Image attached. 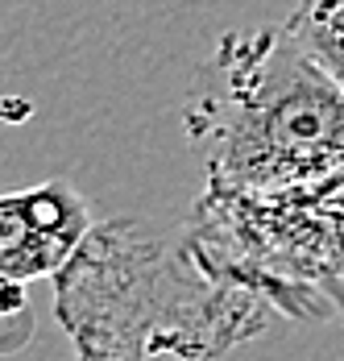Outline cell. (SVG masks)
Here are the masks:
<instances>
[{
	"label": "cell",
	"instance_id": "6da1fadb",
	"mask_svg": "<svg viewBox=\"0 0 344 361\" xmlns=\"http://www.w3.org/2000/svg\"><path fill=\"white\" fill-rule=\"evenodd\" d=\"M183 129L220 191H290L344 171V87L286 25L220 37Z\"/></svg>",
	"mask_w": 344,
	"mask_h": 361
},
{
	"label": "cell",
	"instance_id": "7a4b0ae2",
	"mask_svg": "<svg viewBox=\"0 0 344 361\" xmlns=\"http://www.w3.org/2000/svg\"><path fill=\"white\" fill-rule=\"evenodd\" d=\"M54 312L75 361H220L274 312L253 290L220 283L191 253L187 233L154 237L141 224H96L54 274Z\"/></svg>",
	"mask_w": 344,
	"mask_h": 361
},
{
	"label": "cell",
	"instance_id": "3957f363",
	"mask_svg": "<svg viewBox=\"0 0 344 361\" xmlns=\"http://www.w3.org/2000/svg\"><path fill=\"white\" fill-rule=\"evenodd\" d=\"M183 233L220 283L295 320H344V171L262 195L207 187Z\"/></svg>",
	"mask_w": 344,
	"mask_h": 361
},
{
	"label": "cell",
	"instance_id": "277c9868",
	"mask_svg": "<svg viewBox=\"0 0 344 361\" xmlns=\"http://www.w3.org/2000/svg\"><path fill=\"white\" fill-rule=\"evenodd\" d=\"M96 216L87 195L67 179H46L0 200V274L4 283L30 287L54 279L83 241L92 237Z\"/></svg>",
	"mask_w": 344,
	"mask_h": 361
},
{
	"label": "cell",
	"instance_id": "5b68a950",
	"mask_svg": "<svg viewBox=\"0 0 344 361\" xmlns=\"http://www.w3.org/2000/svg\"><path fill=\"white\" fill-rule=\"evenodd\" d=\"M286 30L324 63V71L344 87V0H299Z\"/></svg>",
	"mask_w": 344,
	"mask_h": 361
}]
</instances>
